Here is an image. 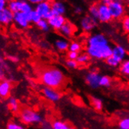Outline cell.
<instances>
[{
  "mask_svg": "<svg viewBox=\"0 0 129 129\" xmlns=\"http://www.w3.org/2000/svg\"><path fill=\"white\" fill-rule=\"evenodd\" d=\"M113 46L109 39L103 33H95L87 40L86 53L90 58L95 59H107L112 54Z\"/></svg>",
  "mask_w": 129,
  "mask_h": 129,
  "instance_id": "cell-1",
  "label": "cell"
},
{
  "mask_svg": "<svg viewBox=\"0 0 129 129\" xmlns=\"http://www.w3.org/2000/svg\"><path fill=\"white\" fill-rule=\"evenodd\" d=\"M42 84L55 90L63 88L67 84V78L59 68L52 67L44 69L40 75Z\"/></svg>",
  "mask_w": 129,
  "mask_h": 129,
  "instance_id": "cell-2",
  "label": "cell"
},
{
  "mask_svg": "<svg viewBox=\"0 0 129 129\" xmlns=\"http://www.w3.org/2000/svg\"><path fill=\"white\" fill-rule=\"evenodd\" d=\"M19 114L21 120L27 124H40L42 121V117L39 113L27 107L20 109Z\"/></svg>",
  "mask_w": 129,
  "mask_h": 129,
  "instance_id": "cell-3",
  "label": "cell"
},
{
  "mask_svg": "<svg viewBox=\"0 0 129 129\" xmlns=\"http://www.w3.org/2000/svg\"><path fill=\"white\" fill-rule=\"evenodd\" d=\"M107 6L113 20H120L126 16V6L123 0H112Z\"/></svg>",
  "mask_w": 129,
  "mask_h": 129,
  "instance_id": "cell-4",
  "label": "cell"
},
{
  "mask_svg": "<svg viewBox=\"0 0 129 129\" xmlns=\"http://www.w3.org/2000/svg\"><path fill=\"white\" fill-rule=\"evenodd\" d=\"M7 8L13 14L17 13H28L33 10V6L27 0H16V1L8 3Z\"/></svg>",
  "mask_w": 129,
  "mask_h": 129,
  "instance_id": "cell-5",
  "label": "cell"
},
{
  "mask_svg": "<svg viewBox=\"0 0 129 129\" xmlns=\"http://www.w3.org/2000/svg\"><path fill=\"white\" fill-rule=\"evenodd\" d=\"M35 10L40 15L41 18L44 20H49L53 15L52 13L51 2L49 0H46V1H44L36 5Z\"/></svg>",
  "mask_w": 129,
  "mask_h": 129,
  "instance_id": "cell-6",
  "label": "cell"
},
{
  "mask_svg": "<svg viewBox=\"0 0 129 129\" xmlns=\"http://www.w3.org/2000/svg\"><path fill=\"white\" fill-rule=\"evenodd\" d=\"M98 21L90 17L89 15H85L80 20V27L85 32H91L97 27Z\"/></svg>",
  "mask_w": 129,
  "mask_h": 129,
  "instance_id": "cell-7",
  "label": "cell"
},
{
  "mask_svg": "<svg viewBox=\"0 0 129 129\" xmlns=\"http://www.w3.org/2000/svg\"><path fill=\"white\" fill-rule=\"evenodd\" d=\"M112 17L110 12V10L107 6L103 4H98V18L97 21L103 23V24H107L112 21Z\"/></svg>",
  "mask_w": 129,
  "mask_h": 129,
  "instance_id": "cell-8",
  "label": "cell"
},
{
  "mask_svg": "<svg viewBox=\"0 0 129 129\" xmlns=\"http://www.w3.org/2000/svg\"><path fill=\"white\" fill-rule=\"evenodd\" d=\"M13 22L18 27L22 28V29L27 28L29 27L30 24H31L28 20L27 13H14Z\"/></svg>",
  "mask_w": 129,
  "mask_h": 129,
  "instance_id": "cell-9",
  "label": "cell"
},
{
  "mask_svg": "<svg viewBox=\"0 0 129 129\" xmlns=\"http://www.w3.org/2000/svg\"><path fill=\"white\" fill-rule=\"evenodd\" d=\"M127 55L126 49L122 45H115L112 48V54L111 56L115 59L117 61L120 63L125 59Z\"/></svg>",
  "mask_w": 129,
  "mask_h": 129,
  "instance_id": "cell-10",
  "label": "cell"
},
{
  "mask_svg": "<svg viewBox=\"0 0 129 129\" xmlns=\"http://www.w3.org/2000/svg\"><path fill=\"white\" fill-rule=\"evenodd\" d=\"M101 78V75L95 72V71H92L87 74L85 76V81L87 85L93 89H96L100 88V81Z\"/></svg>",
  "mask_w": 129,
  "mask_h": 129,
  "instance_id": "cell-11",
  "label": "cell"
},
{
  "mask_svg": "<svg viewBox=\"0 0 129 129\" xmlns=\"http://www.w3.org/2000/svg\"><path fill=\"white\" fill-rule=\"evenodd\" d=\"M50 28H52L55 31H59L61 27L67 22V20L64 16L59 15H52V16L47 20Z\"/></svg>",
  "mask_w": 129,
  "mask_h": 129,
  "instance_id": "cell-12",
  "label": "cell"
},
{
  "mask_svg": "<svg viewBox=\"0 0 129 129\" xmlns=\"http://www.w3.org/2000/svg\"><path fill=\"white\" fill-rule=\"evenodd\" d=\"M51 10L53 15H59V16H64L67 13V6L64 3L55 0L51 2Z\"/></svg>",
  "mask_w": 129,
  "mask_h": 129,
  "instance_id": "cell-13",
  "label": "cell"
},
{
  "mask_svg": "<svg viewBox=\"0 0 129 129\" xmlns=\"http://www.w3.org/2000/svg\"><path fill=\"white\" fill-rule=\"evenodd\" d=\"M42 93L48 100L52 102H57L61 99V94L57 90H55L51 88L45 86L42 88Z\"/></svg>",
  "mask_w": 129,
  "mask_h": 129,
  "instance_id": "cell-14",
  "label": "cell"
},
{
  "mask_svg": "<svg viewBox=\"0 0 129 129\" xmlns=\"http://www.w3.org/2000/svg\"><path fill=\"white\" fill-rule=\"evenodd\" d=\"M14 14L7 8L0 10V24L7 26L13 22Z\"/></svg>",
  "mask_w": 129,
  "mask_h": 129,
  "instance_id": "cell-15",
  "label": "cell"
},
{
  "mask_svg": "<svg viewBox=\"0 0 129 129\" xmlns=\"http://www.w3.org/2000/svg\"><path fill=\"white\" fill-rule=\"evenodd\" d=\"M12 88V84L9 80H3L0 81V99L6 100L10 98Z\"/></svg>",
  "mask_w": 129,
  "mask_h": 129,
  "instance_id": "cell-16",
  "label": "cell"
},
{
  "mask_svg": "<svg viewBox=\"0 0 129 129\" xmlns=\"http://www.w3.org/2000/svg\"><path fill=\"white\" fill-rule=\"evenodd\" d=\"M59 33L66 38H71L75 32V27L71 22L67 21L65 24L59 30Z\"/></svg>",
  "mask_w": 129,
  "mask_h": 129,
  "instance_id": "cell-17",
  "label": "cell"
},
{
  "mask_svg": "<svg viewBox=\"0 0 129 129\" xmlns=\"http://www.w3.org/2000/svg\"><path fill=\"white\" fill-rule=\"evenodd\" d=\"M69 42L65 39H58L55 41V46L60 52H65L69 48Z\"/></svg>",
  "mask_w": 129,
  "mask_h": 129,
  "instance_id": "cell-18",
  "label": "cell"
},
{
  "mask_svg": "<svg viewBox=\"0 0 129 129\" xmlns=\"http://www.w3.org/2000/svg\"><path fill=\"white\" fill-rule=\"evenodd\" d=\"M9 107L13 113H18L20 111V105L17 99L14 97H10L8 100Z\"/></svg>",
  "mask_w": 129,
  "mask_h": 129,
  "instance_id": "cell-19",
  "label": "cell"
},
{
  "mask_svg": "<svg viewBox=\"0 0 129 129\" xmlns=\"http://www.w3.org/2000/svg\"><path fill=\"white\" fill-rule=\"evenodd\" d=\"M90 100H91V103H92V107H94L95 110H96L97 111H102L103 108V103L102 100L95 96H91Z\"/></svg>",
  "mask_w": 129,
  "mask_h": 129,
  "instance_id": "cell-20",
  "label": "cell"
},
{
  "mask_svg": "<svg viewBox=\"0 0 129 129\" xmlns=\"http://www.w3.org/2000/svg\"><path fill=\"white\" fill-rule=\"evenodd\" d=\"M71 126L63 120H55L51 125L52 129H71Z\"/></svg>",
  "mask_w": 129,
  "mask_h": 129,
  "instance_id": "cell-21",
  "label": "cell"
},
{
  "mask_svg": "<svg viewBox=\"0 0 129 129\" xmlns=\"http://www.w3.org/2000/svg\"><path fill=\"white\" fill-rule=\"evenodd\" d=\"M27 16H28V20L30 23H33L35 24H36L37 23L42 19L40 15L36 12L35 9H33L31 12H29L27 13Z\"/></svg>",
  "mask_w": 129,
  "mask_h": 129,
  "instance_id": "cell-22",
  "label": "cell"
},
{
  "mask_svg": "<svg viewBox=\"0 0 129 129\" xmlns=\"http://www.w3.org/2000/svg\"><path fill=\"white\" fill-rule=\"evenodd\" d=\"M36 25L40 30H42V31H45V32H48L50 29V27L49 25V23H48L47 20L41 19L39 22L37 23Z\"/></svg>",
  "mask_w": 129,
  "mask_h": 129,
  "instance_id": "cell-23",
  "label": "cell"
},
{
  "mask_svg": "<svg viewBox=\"0 0 129 129\" xmlns=\"http://www.w3.org/2000/svg\"><path fill=\"white\" fill-rule=\"evenodd\" d=\"M120 67V73L125 75V76H128L129 75V61L128 59H124L123 62H121Z\"/></svg>",
  "mask_w": 129,
  "mask_h": 129,
  "instance_id": "cell-24",
  "label": "cell"
},
{
  "mask_svg": "<svg viewBox=\"0 0 129 129\" xmlns=\"http://www.w3.org/2000/svg\"><path fill=\"white\" fill-rule=\"evenodd\" d=\"M111 85V78L109 76H101V78L100 81V87H110Z\"/></svg>",
  "mask_w": 129,
  "mask_h": 129,
  "instance_id": "cell-25",
  "label": "cell"
},
{
  "mask_svg": "<svg viewBox=\"0 0 129 129\" xmlns=\"http://www.w3.org/2000/svg\"><path fill=\"white\" fill-rule=\"evenodd\" d=\"M90 17L95 19L97 20L98 18V5L97 4H93L89 6L88 8V14Z\"/></svg>",
  "mask_w": 129,
  "mask_h": 129,
  "instance_id": "cell-26",
  "label": "cell"
},
{
  "mask_svg": "<svg viewBox=\"0 0 129 129\" xmlns=\"http://www.w3.org/2000/svg\"><path fill=\"white\" fill-rule=\"evenodd\" d=\"M68 50L71 52H76L79 53V52L81 50V45L78 42H72L69 44Z\"/></svg>",
  "mask_w": 129,
  "mask_h": 129,
  "instance_id": "cell-27",
  "label": "cell"
},
{
  "mask_svg": "<svg viewBox=\"0 0 129 129\" xmlns=\"http://www.w3.org/2000/svg\"><path fill=\"white\" fill-rule=\"evenodd\" d=\"M90 57L87 54V53H81V54H79L77 59H76V61H77L78 63H81V64H84V63H88L89 60H90Z\"/></svg>",
  "mask_w": 129,
  "mask_h": 129,
  "instance_id": "cell-28",
  "label": "cell"
},
{
  "mask_svg": "<svg viewBox=\"0 0 129 129\" xmlns=\"http://www.w3.org/2000/svg\"><path fill=\"white\" fill-rule=\"evenodd\" d=\"M121 27H122L123 31L125 33H128V31H129V17L128 16H124L122 18Z\"/></svg>",
  "mask_w": 129,
  "mask_h": 129,
  "instance_id": "cell-29",
  "label": "cell"
},
{
  "mask_svg": "<svg viewBox=\"0 0 129 129\" xmlns=\"http://www.w3.org/2000/svg\"><path fill=\"white\" fill-rule=\"evenodd\" d=\"M118 125H119V128L129 129V118L125 117V118H123L122 120H120Z\"/></svg>",
  "mask_w": 129,
  "mask_h": 129,
  "instance_id": "cell-30",
  "label": "cell"
},
{
  "mask_svg": "<svg viewBox=\"0 0 129 129\" xmlns=\"http://www.w3.org/2000/svg\"><path fill=\"white\" fill-rule=\"evenodd\" d=\"M79 63L76 61V60H71V59H67L66 61V66L70 68V69H76L78 67Z\"/></svg>",
  "mask_w": 129,
  "mask_h": 129,
  "instance_id": "cell-31",
  "label": "cell"
},
{
  "mask_svg": "<svg viewBox=\"0 0 129 129\" xmlns=\"http://www.w3.org/2000/svg\"><path fill=\"white\" fill-rule=\"evenodd\" d=\"M106 60V63H107L109 66L112 67H117V66H119V63L117 61V60L115 59H113L111 56L110 57H108Z\"/></svg>",
  "mask_w": 129,
  "mask_h": 129,
  "instance_id": "cell-32",
  "label": "cell"
},
{
  "mask_svg": "<svg viewBox=\"0 0 129 129\" xmlns=\"http://www.w3.org/2000/svg\"><path fill=\"white\" fill-rule=\"evenodd\" d=\"M6 67L7 65L5 62L2 64H0V81H3L5 76V70H6Z\"/></svg>",
  "mask_w": 129,
  "mask_h": 129,
  "instance_id": "cell-33",
  "label": "cell"
},
{
  "mask_svg": "<svg viewBox=\"0 0 129 129\" xmlns=\"http://www.w3.org/2000/svg\"><path fill=\"white\" fill-rule=\"evenodd\" d=\"M79 53L78 52H71L69 51L67 52V58L68 59H71V60H76L78 56Z\"/></svg>",
  "mask_w": 129,
  "mask_h": 129,
  "instance_id": "cell-34",
  "label": "cell"
},
{
  "mask_svg": "<svg viewBox=\"0 0 129 129\" xmlns=\"http://www.w3.org/2000/svg\"><path fill=\"white\" fill-rule=\"evenodd\" d=\"M19 125L14 122H10L6 125V129H18Z\"/></svg>",
  "mask_w": 129,
  "mask_h": 129,
  "instance_id": "cell-35",
  "label": "cell"
},
{
  "mask_svg": "<svg viewBox=\"0 0 129 129\" xmlns=\"http://www.w3.org/2000/svg\"><path fill=\"white\" fill-rule=\"evenodd\" d=\"M74 13L77 15H81L82 13H83V8L80 6H75L74 9Z\"/></svg>",
  "mask_w": 129,
  "mask_h": 129,
  "instance_id": "cell-36",
  "label": "cell"
},
{
  "mask_svg": "<svg viewBox=\"0 0 129 129\" xmlns=\"http://www.w3.org/2000/svg\"><path fill=\"white\" fill-rule=\"evenodd\" d=\"M27 1L31 4V5H35V6H36V5H38L39 3H42V2H44V1H46V0H27Z\"/></svg>",
  "mask_w": 129,
  "mask_h": 129,
  "instance_id": "cell-37",
  "label": "cell"
},
{
  "mask_svg": "<svg viewBox=\"0 0 129 129\" xmlns=\"http://www.w3.org/2000/svg\"><path fill=\"white\" fill-rule=\"evenodd\" d=\"M7 4H8V3H7L6 0H0V10L6 8Z\"/></svg>",
  "mask_w": 129,
  "mask_h": 129,
  "instance_id": "cell-38",
  "label": "cell"
},
{
  "mask_svg": "<svg viewBox=\"0 0 129 129\" xmlns=\"http://www.w3.org/2000/svg\"><path fill=\"white\" fill-rule=\"evenodd\" d=\"M8 59H9V60H10V61H12L13 63H17L19 61V58L15 56H9Z\"/></svg>",
  "mask_w": 129,
  "mask_h": 129,
  "instance_id": "cell-39",
  "label": "cell"
},
{
  "mask_svg": "<svg viewBox=\"0 0 129 129\" xmlns=\"http://www.w3.org/2000/svg\"><path fill=\"white\" fill-rule=\"evenodd\" d=\"M112 2V0H101V4L106 5V6H108L110 3Z\"/></svg>",
  "mask_w": 129,
  "mask_h": 129,
  "instance_id": "cell-40",
  "label": "cell"
},
{
  "mask_svg": "<svg viewBox=\"0 0 129 129\" xmlns=\"http://www.w3.org/2000/svg\"><path fill=\"white\" fill-rule=\"evenodd\" d=\"M4 63V59H3V57L2 56V55L0 54V64H2Z\"/></svg>",
  "mask_w": 129,
  "mask_h": 129,
  "instance_id": "cell-41",
  "label": "cell"
},
{
  "mask_svg": "<svg viewBox=\"0 0 129 129\" xmlns=\"http://www.w3.org/2000/svg\"><path fill=\"white\" fill-rule=\"evenodd\" d=\"M42 129H52V128H51V126L45 125V126H44V127H43V128H42Z\"/></svg>",
  "mask_w": 129,
  "mask_h": 129,
  "instance_id": "cell-42",
  "label": "cell"
},
{
  "mask_svg": "<svg viewBox=\"0 0 129 129\" xmlns=\"http://www.w3.org/2000/svg\"><path fill=\"white\" fill-rule=\"evenodd\" d=\"M7 3H11V2H13V1H16V0H6Z\"/></svg>",
  "mask_w": 129,
  "mask_h": 129,
  "instance_id": "cell-43",
  "label": "cell"
},
{
  "mask_svg": "<svg viewBox=\"0 0 129 129\" xmlns=\"http://www.w3.org/2000/svg\"><path fill=\"white\" fill-rule=\"evenodd\" d=\"M18 129H25L24 127H22V126H20V125H19V128Z\"/></svg>",
  "mask_w": 129,
  "mask_h": 129,
  "instance_id": "cell-44",
  "label": "cell"
},
{
  "mask_svg": "<svg viewBox=\"0 0 129 129\" xmlns=\"http://www.w3.org/2000/svg\"><path fill=\"white\" fill-rule=\"evenodd\" d=\"M123 1L125 3V2H127V3H128V1H129V0H123Z\"/></svg>",
  "mask_w": 129,
  "mask_h": 129,
  "instance_id": "cell-45",
  "label": "cell"
},
{
  "mask_svg": "<svg viewBox=\"0 0 129 129\" xmlns=\"http://www.w3.org/2000/svg\"><path fill=\"white\" fill-rule=\"evenodd\" d=\"M71 129H75V128H74V127H71Z\"/></svg>",
  "mask_w": 129,
  "mask_h": 129,
  "instance_id": "cell-46",
  "label": "cell"
},
{
  "mask_svg": "<svg viewBox=\"0 0 129 129\" xmlns=\"http://www.w3.org/2000/svg\"><path fill=\"white\" fill-rule=\"evenodd\" d=\"M119 129H121V128H119Z\"/></svg>",
  "mask_w": 129,
  "mask_h": 129,
  "instance_id": "cell-47",
  "label": "cell"
}]
</instances>
